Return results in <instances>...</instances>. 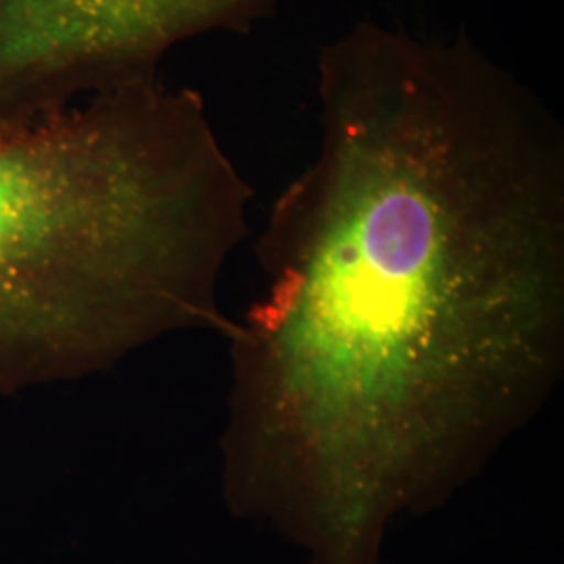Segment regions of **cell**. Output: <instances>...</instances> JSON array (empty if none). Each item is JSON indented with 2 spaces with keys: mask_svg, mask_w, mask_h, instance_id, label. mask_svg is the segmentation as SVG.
Returning a JSON list of instances; mask_svg holds the SVG:
<instances>
[{
  "mask_svg": "<svg viewBox=\"0 0 564 564\" xmlns=\"http://www.w3.org/2000/svg\"><path fill=\"white\" fill-rule=\"evenodd\" d=\"M318 147L232 321L223 494L303 564H379L531 423L564 368V132L466 34L358 21Z\"/></svg>",
  "mask_w": 564,
  "mask_h": 564,
  "instance_id": "obj_1",
  "label": "cell"
},
{
  "mask_svg": "<svg viewBox=\"0 0 564 564\" xmlns=\"http://www.w3.org/2000/svg\"><path fill=\"white\" fill-rule=\"evenodd\" d=\"M249 199L202 97L158 76L2 121L0 393L188 328L226 337L218 289Z\"/></svg>",
  "mask_w": 564,
  "mask_h": 564,
  "instance_id": "obj_2",
  "label": "cell"
}]
</instances>
